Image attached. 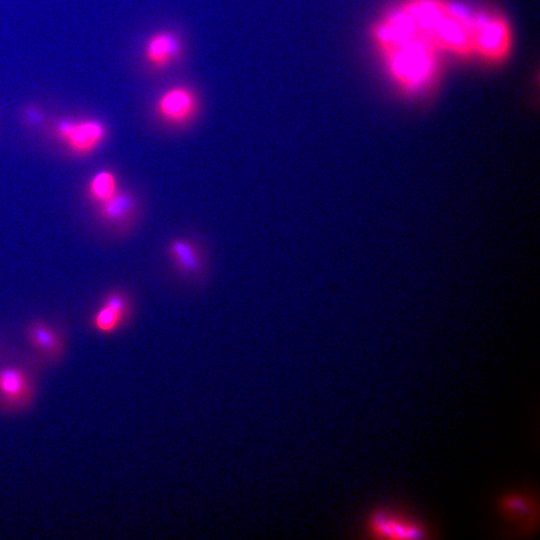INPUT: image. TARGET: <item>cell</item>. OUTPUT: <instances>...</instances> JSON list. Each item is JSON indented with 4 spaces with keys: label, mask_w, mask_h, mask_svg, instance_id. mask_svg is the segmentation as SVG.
<instances>
[{
    "label": "cell",
    "mask_w": 540,
    "mask_h": 540,
    "mask_svg": "<svg viewBox=\"0 0 540 540\" xmlns=\"http://www.w3.org/2000/svg\"><path fill=\"white\" fill-rule=\"evenodd\" d=\"M182 52L179 37L168 30H160L150 35L145 42V61L155 69H165L173 64Z\"/></svg>",
    "instance_id": "8"
},
{
    "label": "cell",
    "mask_w": 540,
    "mask_h": 540,
    "mask_svg": "<svg viewBox=\"0 0 540 540\" xmlns=\"http://www.w3.org/2000/svg\"><path fill=\"white\" fill-rule=\"evenodd\" d=\"M389 78L406 93L428 87L437 76L441 54L425 42L393 6L370 33Z\"/></svg>",
    "instance_id": "1"
},
{
    "label": "cell",
    "mask_w": 540,
    "mask_h": 540,
    "mask_svg": "<svg viewBox=\"0 0 540 540\" xmlns=\"http://www.w3.org/2000/svg\"><path fill=\"white\" fill-rule=\"evenodd\" d=\"M157 116L171 126L189 123L199 110V99L187 85H174L163 91L155 104Z\"/></svg>",
    "instance_id": "7"
},
{
    "label": "cell",
    "mask_w": 540,
    "mask_h": 540,
    "mask_svg": "<svg viewBox=\"0 0 540 540\" xmlns=\"http://www.w3.org/2000/svg\"><path fill=\"white\" fill-rule=\"evenodd\" d=\"M510 22L497 12L479 11L476 29L475 57L490 64L506 61L513 48Z\"/></svg>",
    "instance_id": "3"
},
{
    "label": "cell",
    "mask_w": 540,
    "mask_h": 540,
    "mask_svg": "<svg viewBox=\"0 0 540 540\" xmlns=\"http://www.w3.org/2000/svg\"><path fill=\"white\" fill-rule=\"evenodd\" d=\"M129 315V302L124 293L108 292L92 317L93 327L101 333L115 332Z\"/></svg>",
    "instance_id": "10"
},
{
    "label": "cell",
    "mask_w": 540,
    "mask_h": 540,
    "mask_svg": "<svg viewBox=\"0 0 540 540\" xmlns=\"http://www.w3.org/2000/svg\"><path fill=\"white\" fill-rule=\"evenodd\" d=\"M365 532L373 539L403 540L429 537V529L419 519L390 506L372 509L364 521Z\"/></svg>",
    "instance_id": "4"
},
{
    "label": "cell",
    "mask_w": 540,
    "mask_h": 540,
    "mask_svg": "<svg viewBox=\"0 0 540 540\" xmlns=\"http://www.w3.org/2000/svg\"><path fill=\"white\" fill-rule=\"evenodd\" d=\"M55 137L78 157L94 153L107 137L106 125L98 119H63L53 127Z\"/></svg>",
    "instance_id": "5"
},
{
    "label": "cell",
    "mask_w": 540,
    "mask_h": 540,
    "mask_svg": "<svg viewBox=\"0 0 540 540\" xmlns=\"http://www.w3.org/2000/svg\"><path fill=\"white\" fill-rule=\"evenodd\" d=\"M498 516L513 527V532L531 534L538 526V504L530 494L509 491L496 501Z\"/></svg>",
    "instance_id": "6"
},
{
    "label": "cell",
    "mask_w": 540,
    "mask_h": 540,
    "mask_svg": "<svg viewBox=\"0 0 540 540\" xmlns=\"http://www.w3.org/2000/svg\"><path fill=\"white\" fill-rule=\"evenodd\" d=\"M97 206L99 219L107 225L116 226L132 217L136 200L133 194L118 189L111 198Z\"/></svg>",
    "instance_id": "12"
},
{
    "label": "cell",
    "mask_w": 540,
    "mask_h": 540,
    "mask_svg": "<svg viewBox=\"0 0 540 540\" xmlns=\"http://www.w3.org/2000/svg\"><path fill=\"white\" fill-rule=\"evenodd\" d=\"M414 31L440 54L475 57L478 11L451 0H402L397 5Z\"/></svg>",
    "instance_id": "2"
},
{
    "label": "cell",
    "mask_w": 540,
    "mask_h": 540,
    "mask_svg": "<svg viewBox=\"0 0 540 540\" xmlns=\"http://www.w3.org/2000/svg\"><path fill=\"white\" fill-rule=\"evenodd\" d=\"M170 252L177 266L185 273L200 269L201 261L196 248L186 240L177 239L170 244Z\"/></svg>",
    "instance_id": "14"
},
{
    "label": "cell",
    "mask_w": 540,
    "mask_h": 540,
    "mask_svg": "<svg viewBox=\"0 0 540 540\" xmlns=\"http://www.w3.org/2000/svg\"><path fill=\"white\" fill-rule=\"evenodd\" d=\"M32 397V383L28 374L19 367L0 369V399L9 407L20 408Z\"/></svg>",
    "instance_id": "9"
},
{
    "label": "cell",
    "mask_w": 540,
    "mask_h": 540,
    "mask_svg": "<svg viewBox=\"0 0 540 540\" xmlns=\"http://www.w3.org/2000/svg\"><path fill=\"white\" fill-rule=\"evenodd\" d=\"M117 191V178L110 170L98 171L87 185V195L97 205L111 198Z\"/></svg>",
    "instance_id": "13"
},
{
    "label": "cell",
    "mask_w": 540,
    "mask_h": 540,
    "mask_svg": "<svg viewBox=\"0 0 540 540\" xmlns=\"http://www.w3.org/2000/svg\"><path fill=\"white\" fill-rule=\"evenodd\" d=\"M29 343L44 356L58 360L63 353V342L59 332L43 320H34L26 327Z\"/></svg>",
    "instance_id": "11"
}]
</instances>
